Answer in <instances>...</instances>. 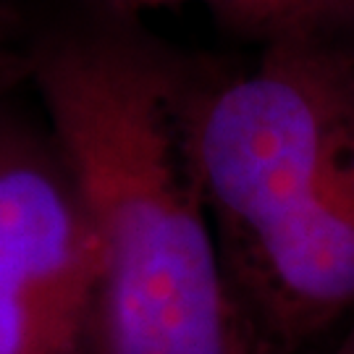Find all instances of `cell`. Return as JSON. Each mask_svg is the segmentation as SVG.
<instances>
[{
	"label": "cell",
	"instance_id": "cell-3",
	"mask_svg": "<svg viewBox=\"0 0 354 354\" xmlns=\"http://www.w3.org/2000/svg\"><path fill=\"white\" fill-rule=\"evenodd\" d=\"M102 268L100 234L64 152L53 158L0 121V279L92 344Z\"/></svg>",
	"mask_w": 354,
	"mask_h": 354
},
{
	"label": "cell",
	"instance_id": "cell-4",
	"mask_svg": "<svg viewBox=\"0 0 354 354\" xmlns=\"http://www.w3.org/2000/svg\"><path fill=\"white\" fill-rule=\"evenodd\" d=\"M0 354H92V344L0 279Z\"/></svg>",
	"mask_w": 354,
	"mask_h": 354
},
{
	"label": "cell",
	"instance_id": "cell-5",
	"mask_svg": "<svg viewBox=\"0 0 354 354\" xmlns=\"http://www.w3.org/2000/svg\"><path fill=\"white\" fill-rule=\"evenodd\" d=\"M118 8H158V6H174V3H184V0H108Z\"/></svg>",
	"mask_w": 354,
	"mask_h": 354
},
{
	"label": "cell",
	"instance_id": "cell-6",
	"mask_svg": "<svg viewBox=\"0 0 354 354\" xmlns=\"http://www.w3.org/2000/svg\"><path fill=\"white\" fill-rule=\"evenodd\" d=\"M330 354H354V313L349 315V328H346V333H344V339L333 346V352Z\"/></svg>",
	"mask_w": 354,
	"mask_h": 354
},
{
	"label": "cell",
	"instance_id": "cell-8",
	"mask_svg": "<svg viewBox=\"0 0 354 354\" xmlns=\"http://www.w3.org/2000/svg\"><path fill=\"white\" fill-rule=\"evenodd\" d=\"M352 42H354V39H352Z\"/></svg>",
	"mask_w": 354,
	"mask_h": 354
},
{
	"label": "cell",
	"instance_id": "cell-7",
	"mask_svg": "<svg viewBox=\"0 0 354 354\" xmlns=\"http://www.w3.org/2000/svg\"><path fill=\"white\" fill-rule=\"evenodd\" d=\"M13 66H16V61H13V58H3V55H0V95H3V89L11 84Z\"/></svg>",
	"mask_w": 354,
	"mask_h": 354
},
{
	"label": "cell",
	"instance_id": "cell-2",
	"mask_svg": "<svg viewBox=\"0 0 354 354\" xmlns=\"http://www.w3.org/2000/svg\"><path fill=\"white\" fill-rule=\"evenodd\" d=\"M263 354H294L354 313V155L302 205L223 252Z\"/></svg>",
	"mask_w": 354,
	"mask_h": 354
},
{
	"label": "cell",
	"instance_id": "cell-1",
	"mask_svg": "<svg viewBox=\"0 0 354 354\" xmlns=\"http://www.w3.org/2000/svg\"><path fill=\"white\" fill-rule=\"evenodd\" d=\"M32 74L100 234L92 354H263L192 160L189 66L140 29L100 26L45 42Z\"/></svg>",
	"mask_w": 354,
	"mask_h": 354
}]
</instances>
